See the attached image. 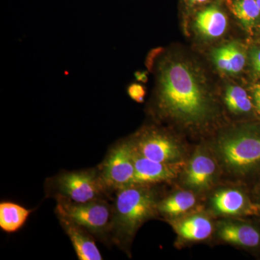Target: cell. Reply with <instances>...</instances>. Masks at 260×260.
Here are the masks:
<instances>
[{"label":"cell","instance_id":"cell-3","mask_svg":"<svg viewBox=\"0 0 260 260\" xmlns=\"http://www.w3.org/2000/svg\"><path fill=\"white\" fill-rule=\"evenodd\" d=\"M150 186L133 184L117 191L112 234L118 245H129L138 229L158 213L159 200Z\"/></svg>","mask_w":260,"mask_h":260},{"label":"cell","instance_id":"cell-26","mask_svg":"<svg viewBox=\"0 0 260 260\" xmlns=\"http://www.w3.org/2000/svg\"><path fill=\"white\" fill-rule=\"evenodd\" d=\"M256 3H257L258 7H259L260 10V0H256Z\"/></svg>","mask_w":260,"mask_h":260},{"label":"cell","instance_id":"cell-21","mask_svg":"<svg viewBox=\"0 0 260 260\" xmlns=\"http://www.w3.org/2000/svg\"><path fill=\"white\" fill-rule=\"evenodd\" d=\"M249 61L253 71L260 76V45H254L251 48Z\"/></svg>","mask_w":260,"mask_h":260},{"label":"cell","instance_id":"cell-14","mask_svg":"<svg viewBox=\"0 0 260 260\" xmlns=\"http://www.w3.org/2000/svg\"><path fill=\"white\" fill-rule=\"evenodd\" d=\"M194 26L200 35L206 39H218L226 30V15L220 5H210L198 12L195 17Z\"/></svg>","mask_w":260,"mask_h":260},{"label":"cell","instance_id":"cell-9","mask_svg":"<svg viewBox=\"0 0 260 260\" xmlns=\"http://www.w3.org/2000/svg\"><path fill=\"white\" fill-rule=\"evenodd\" d=\"M210 213L223 218H239L259 213V208L245 191L236 186H222L210 195Z\"/></svg>","mask_w":260,"mask_h":260},{"label":"cell","instance_id":"cell-23","mask_svg":"<svg viewBox=\"0 0 260 260\" xmlns=\"http://www.w3.org/2000/svg\"><path fill=\"white\" fill-rule=\"evenodd\" d=\"M251 93H252V101L254 107L260 113V83L253 85L251 88Z\"/></svg>","mask_w":260,"mask_h":260},{"label":"cell","instance_id":"cell-17","mask_svg":"<svg viewBox=\"0 0 260 260\" xmlns=\"http://www.w3.org/2000/svg\"><path fill=\"white\" fill-rule=\"evenodd\" d=\"M31 210L21 205L4 202L0 204V227L7 233H14L23 227Z\"/></svg>","mask_w":260,"mask_h":260},{"label":"cell","instance_id":"cell-13","mask_svg":"<svg viewBox=\"0 0 260 260\" xmlns=\"http://www.w3.org/2000/svg\"><path fill=\"white\" fill-rule=\"evenodd\" d=\"M80 260H101L102 256L90 233L65 217L57 215Z\"/></svg>","mask_w":260,"mask_h":260},{"label":"cell","instance_id":"cell-16","mask_svg":"<svg viewBox=\"0 0 260 260\" xmlns=\"http://www.w3.org/2000/svg\"><path fill=\"white\" fill-rule=\"evenodd\" d=\"M225 5L246 31L252 34L260 22V10L256 0H225Z\"/></svg>","mask_w":260,"mask_h":260},{"label":"cell","instance_id":"cell-12","mask_svg":"<svg viewBox=\"0 0 260 260\" xmlns=\"http://www.w3.org/2000/svg\"><path fill=\"white\" fill-rule=\"evenodd\" d=\"M177 234L179 242H203L215 233V223L206 214L191 213L180 218L169 220Z\"/></svg>","mask_w":260,"mask_h":260},{"label":"cell","instance_id":"cell-4","mask_svg":"<svg viewBox=\"0 0 260 260\" xmlns=\"http://www.w3.org/2000/svg\"><path fill=\"white\" fill-rule=\"evenodd\" d=\"M56 213L97 237L104 238L112 234L113 206L105 200L77 203L59 199Z\"/></svg>","mask_w":260,"mask_h":260},{"label":"cell","instance_id":"cell-18","mask_svg":"<svg viewBox=\"0 0 260 260\" xmlns=\"http://www.w3.org/2000/svg\"><path fill=\"white\" fill-rule=\"evenodd\" d=\"M247 92L238 85H229L224 95V103L229 112L237 115L250 114L254 103Z\"/></svg>","mask_w":260,"mask_h":260},{"label":"cell","instance_id":"cell-7","mask_svg":"<svg viewBox=\"0 0 260 260\" xmlns=\"http://www.w3.org/2000/svg\"><path fill=\"white\" fill-rule=\"evenodd\" d=\"M53 184L59 199L77 203L102 199L107 189L99 171L93 169L63 173L56 176Z\"/></svg>","mask_w":260,"mask_h":260},{"label":"cell","instance_id":"cell-25","mask_svg":"<svg viewBox=\"0 0 260 260\" xmlns=\"http://www.w3.org/2000/svg\"><path fill=\"white\" fill-rule=\"evenodd\" d=\"M256 205H257L258 208H259V212H260V193H259V200H258V203H255Z\"/></svg>","mask_w":260,"mask_h":260},{"label":"cell","instance_id":"cell-19","mask_svg":"<svg viewBox=\"0 0 260 260\" xmlns=\"http://www.w3.org/2000/svg\"><path fill=\"white\" fill-rule=\"evenodd\" d=\"M229 45V64L231 75L239 74L244 69L246 64L245 51L238 43L233 42Z\"/></svg>","mask_w":260,"mask_h":260},{"label":"cell","instance_id":"cell-10","mask_svg":"<svg viewBox=\"0 0 260 260\" xmlns=\"http://www.w3.org/2000/svg\"><path fill=\"white\" fill-rule=\"evenodd\" d=\"M215 237L231 245L245 249L260 246V230L255 225L238 218H223L215 223Z\"/></svg>","mask_w":260,"mask_h":260},{"label":"cell","instance_id":"cell-20","mask_svg":"<svg viewBox=\"0 0 260 260\" xmlns=\"http://www.w3.org/2000/svg\"><path fill=\"white\" fill-rule=\"evenodd\" d=\"M212 58L217 69L225 74L231 75L230 64H229V45L222 46L217 48L212 53Z\"/></svg>","mask_w":260,"mask_h":260},{"label":"cell","instance_id":"cell-11","mask_svg":"<svg viewBox=\"0 0 260 260\" xmlns=\"http://www.w3.org/2000/svg\"><path fill=\"white\" fill-rule=\"evenodd\" d=\"M135 177V184L150 185L177 179L183 164H170L155 161L142 156L133 148Z\"/></svg>","mask_w":260,"mask_h":260},{"label":"cell","instance_id":"cell-24","mask_svg":"<svg viewBox=\"0 0 260 260\" xmlns=\"http://www.w3.org/2000/svg\"><path fill=\"white\" fill-rule=\"evenodd\" d=\"M184 1L189 8H195V7H200L207 4L211 0H184Z\"/></svg>","mask_w":260,"mask_h":260},{"label":"cell","instance_id":"cell-1","mask_svg":"<svg viewBox=\"0 0 260 260\" xmlns=\"http://www.w3.org/2000/svg\"><path fill=\"white\" fill-rule=\"evenodd\" d=\"M157 106L162 116L186 127L208 124L215 115V102L203 75L180 59H167L158 68Z\"/></svg>","mask_w":260,"mask_h":260},{"label":"cell","instance_id":"cell-2","mask_svg":"<svg viewBox=\"0 0 260 260\" xmlns=\"http://www.w3.org/2000/svg\"><path fill=\"white\" fill-rule=\"evenodd\" d=\"M222 174L235 181L260 177V124L233 126L218 135L209 145Z\"/></svg>","mask_w":260,"mask_h":260},{"label":"cell","instance_id":"cell-6","mask_svg":"<svg viewBox=\"0 0 260 260\" xmlns=\"http://www.w3.org/2000/svg\"><path fill=\"white\" fill-rule=\"evenodd\" d=\"M137 153L155 161L184 164L186 150L180 142L161 130L146 129L129 140Z\"/></svg>","mask_w":260,"mask_h":260},{"label":"cell","instance_id":"cell-15","mask_svg":"<svg viewBox=\"0 0 260 260\" xmlns=\"http://www.w3.org/2000/svg\"><path fill=\"white\" fill-rule=\"evenodd\" d=\"M198 205L197 194L183 189L172 193L158 202V211L169 220L180 218L192 213Z\"/></svg>","mask_w":260,"mask_h":260},{"label":"cell","instance_id":"cell-8","mask_svg":"<svg viewBox=\"0 0 260 260\" xmlns=\"http://www.w3.org/2000/svg\"><path fill=\"white\" fill-rule=\"evenodd\" d=\"M99 173L107 189L118 191L135 184L133 150L129 140L118 143L110 150Z\"/></svg>","mask_w":260,"mask_h":260},{"label":"cell","instance_id":"cell-22","mask_svg":"<svg viewBox=\"0 0 260 260\" xmlns=\"http://www.w3.org/2000/svg\"><path fill=\"white\" fill-rule=\"evenodd\" d=\"M129 96L135 102L142 103L144 101L145 95V89L141 85L134 84L129 87L128 90Z\"/></svg>","mask_w":260,"mask_h":260},{"label":"cell","instance_id":"cell-5","mask_svg":"<svg viewBox=\"0 0 260 260\" xmlns=\"http://www.w3.org/2000/svg\"><path fill=\"white\" fill-rule=\"evenodd\" d=\"M221 174V169L209 145H200L184 164L179 177L184 189L200 194L212 190Z\"/></svg>","mask_w":260,"mask_h":260}]
</instances>
